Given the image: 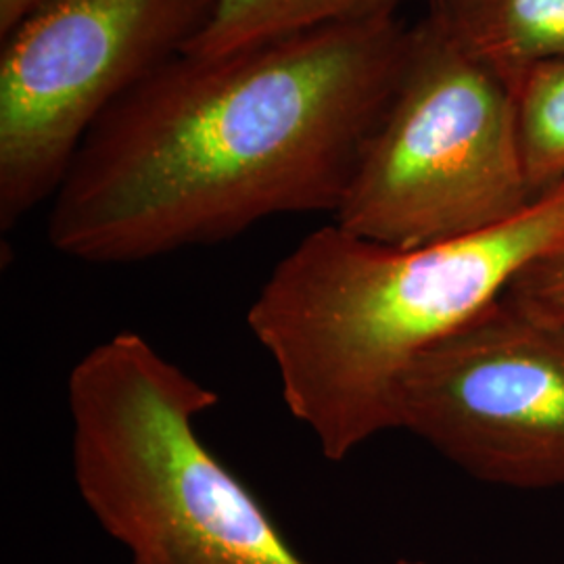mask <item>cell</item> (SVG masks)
Listing matches in <instances>:
<instances>
[{"label":"cell","instance_id":"8","mask_svg":"<svg viewBox=\"0 0 564 564\" xmlns=\"http://www.w3.org/2000/svg\"><path fill=\"white\" fill-rule=\"evenodd\" d=\"M410 0H216L182 53L224 57L314 30L398 18Z\"/></svg>","mask_w":564,"mask_h":564},{"label":"cell","instance_id":"12","mask_svg":"<svg viewBox=\"0 0 564 564\" xmlns=\"http://www.w3.org/2000/svg\"><path fill=\"white\" fill-rule=\"evenodd\" d=\"M426 2H433V0H426Z\"/></svg>","mask_w":564,"mask_h":564},{"label":"cell","instance_id":"11","mask_svg":"<svg viewBox=\"0 0 564 564\" xmlns=\"http://www.w3.org/2000/svg\"><path fill=\"white\" fill-rule=\"evenodd\" d=\"M51 0H0V36L7 39Z\"/></svg>","mask_w":564,"mask_h":564},{"label":"cell","instance_id":"9","mask_svg":"<svg viewBox=\"0 0 564 564\" xmlns=\"http://www.w3.org/2000/svg\"><path fill=\"white\" fill-rule=\"evenodd\" d=\"M517 134L535 197L564 182V55L529 67L514 82Z\"/></svg>","mask_w":564,"mask_h":564},{"label":"cell","instance_id":"3","mask_svg":"<svg viewBox=\"0 0 564 564\" xmlns=\"http://www.w3.org/2000/svg\"><path fill=\"white\" fill-rule=\"evenodd\" d=\"M67 405L80 498L132 564H310L203 442L197 419L218 393L141 335L82 356Z\"/></svg>","mask_w":564,"mask_h":564},{"label":"cell","instance_id":"1","mask_svg":"<svg viewBox=\"0 0 564 564\" xmlns=\"http://www.w3.org/2000/svg\"><path fill=\"white\" fill-rule=\"evenodd\" d=\"M410 42L412 28L389 18L165 61L82 141L48 241L80 262L134 263L274 216H335Z\"/></svg>","mask_w":564,"mask_h":564},{"label":"cell","instance_id":"2","mask_svg":"<svg viewBox=\"0 0 564 564\" xmlns=\"http://www.w3.org/2000/svg\"><path fill=\"white\" fill-rule=\"evenodd\" d=\"M561 242L564 182L506 223L412 249L328 224L274 265L247 324L276 366L289 412L326 460L343 463L398 429L410 366Z\"/></svg>","mask_w":564,"mask_h":564},{"label":"cell","instance_id":"6","mask_svg":"<svg viewBox=\"0 0 564 564\" xmlns=\"http://www.w3.org/2000/svg\"><path fill=\"white\" fill-rule=\"evenodd\" d=\"M398 429L484 484L564 487V326L502 293L410 366Z\"/></svg>","mask_w":564,"mask_h":564},{"label":"cell","instance_id":"4","mask_svg":"<svg viewBox=\"0 0 564 564\" xmlns=\"http://www.w3.org/2000/svg\"><path fill=\"white\" fill-rule=\"evenodd\" d=\"M538 197L524 176L514 86L431 13L335 214L345 230L412 249L487 230Z\"/></svg>","mask_w":564,"mask_h":564},{"label":"cell","instance_id":"7","mask_svg":"<svg viewBox=\"0 0 564 564\" xmlns=\"http://www.w3.org/2000/svg\"><path fill=\"white\" fill-rule=\"evenodd\" d=\"M429 13L512 86L529 67L564 55V0H433Z\"/></svg>","mask_w":564,"mask_h":564},{"label":"cell","instance_id":"5","mask_svg":"<svg viewBox=\"0 0 564 564\" xmlns=\"http://www.w3.org/2000/svg\"><path fill=\"white\" fill-rule=\"evenodd\" d=\"M216 0H51L0 57V228L53 199L102 113L181 55Z\"/></svg>","mask_w":564,"mask_h":564},{"label":"cell","instance_id":"10","mask_svg":"<svg viewBox=\"0 0 564 564\" xmlns=\"http://www.w3.org/2000/svg\"><path fill=\"white\" fill-rule=\"evenodd\" d=\"M505 295L538 318L564 326V242L521 268Z\"/></svg>","mask_w":564,"mask_h":564}]
</instances>
